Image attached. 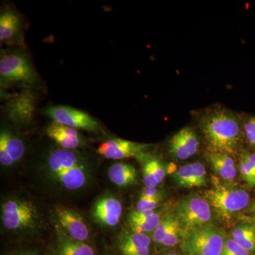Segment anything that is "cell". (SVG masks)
I'll use <instances>...</instances> for the list:
<instances>
[{"mask_svg": "<svg viewBox=\"0 0 255 255\" xmlns=\"http://www.w3.org/2000/svg\"><path fill=\"white\" fill-rule=\"evenodd\" d=\"M182 233V226L177 219V221L174 222L173 226L171 228L170 231L166 236L165 239L164 240L161 246L163 248H169L177 246L178 243L181 242Z\"/></svg>", "mask_w": 255, "mask_h": 255, "instance_id": "484cf974", "label": "cell"}, {"mask_svg": "<svg viewBox=\"0 0 255 255\" xmlns=\"http://www.w3.org/2000/svg\"><path fill=\"white\" fill-rule=\"evenodd\" d=\"M84 163L81 157L72 150L60 149L50 153L48 159V167L52 177Z\"/></svg>", "mask_w": 255, "mask_h": 255, "instance_id": "ac0fdd59", "label": "cell"}, {"mask_svg": "<svg viewBox=\"0 0 255 255\" xmlns=\"http://www.w3.org/2000/svg\"><path fill=\"white\" fill-rule=\"evenodd\" d=\"M53 255H96L93 248L85 242L74 240L57 226L56 242Z\"/></svg>", "mask_w": 255, "mask_h": 255, "instance_id": "2e32d148", "label": "cell"}, {"mask_svg": "<svg viewBox=\"0 0 255 255\" xmlns=\"http://www.w3.org/2000/svg\"><path fill=\"white\" fill-rule=\"evenodd\" d=\"M142 176H143V183L145 187H157L159 185V183L155 179V175L147 161H145L142 167Z\"/></svg>", "mask_w": 255, "mask_h": 255, "instance_id": "f546056e", "label": "cell"}, {"mask_svg": "<svg viewBox=\"0 0 255 255\" xmlns=\"http://www.w3.org/2000/svg\"><path fill=\"white\" fill-rule=\"evenodd\" d=\"M199 147V138L191 128L181 129L169 141V152L174 157L180 160H184L195 155Z\"/></svg>", "mask_w": 255, "mask_h": 255, "instance_id": "8fae6325", "label": "cell"}, {"mask_svg": "<svg viewBox=\"0 0 255 255\" xmlns=\"http://www.w3.org/2000/svg\"></svg>", "mask_w": 255, "mask_h": 255, "instance_id": "8d00e7d4", "label": "cell"}, {"mask_svg": "<svg viewBox=\"0 0 255 255\" xmlns=\"http://www.w3.org/2000/svg\"><path fill=\"white\" fill-rule=\"evenodd\" d=\"M232 238L250 253H255V226L251 223H243L233 230Z\"/></svg>", "mask_w": 255, "mask_h": 255, "instance_id": "44dd1931", "label": "cell"}, {"mask_svg": "<svg viewBox=\"0 0 255 255\" xmlns=\"http://www.w3.org/2000/svg\"><path fill=\"white\" fill-rule=\"evenodd\" d=\"M11 255H38V253L35 251H20L18 253H15L14 254Z\"/></svg>", "mask_w": 255, "mask_h": 255, "instance_id": "d6a6232c", "label": "cell"}, {"mask_svg": "<svg viewBox=\"0 0 255 255\" xmlns=\"http://www.w3.org/2000/svg\"><path fill=\"white\" fill-rule=\"evenodd\" d=\"M110 180L120 187L133 185L137 182V172L135 167L130 164H114L109 170Z\"/></svg>", "mask_w": 255, "mask_h": 255, "instance_id": "ffe728a7", "label": "cell"}, {"mask_svg": "<svg viewBox=\"0 0 255 255\" xmlns=\"http://www.w3.org/2000/svg\"><path fill=\"white\" fill-rule=\"evenodd\" d=\"M152 240L145 233L124 231L119 236L118 248L119 251L135 248H150Z\"/></svg>", "mask_w": 255, "mask_h": 255, "instance_id": "7402d4cb", "label": "cell"}, {"mask_svg": "<svg viewBox=\"0 0 255 255\" xmlns=\"http://www.w3.org/2000/svg\"><path fill=\"white\" fill-rule=\"evenodd\" d=\"M56 216L59 227L70 238L85 242L90 237V230L85 220L73 210L58 206Z\"/></svg>", "mask_w": 255, "mask_h": 255, "instance_id": "30bf717a", "label": "cell"}, {"mask_svg": "<svg viewBox=\"0 0 255 255\" xmlns=\"http://www.w3.org/2000/svg\"><path fill=\"white\" fill-rule=\"evenodd\" d=\"M207 158L215 172L224 180L233 181L237 176L235 161L231 155L209 152Z\"/></svg>", "mask_w": 255, "mask_h": 255, "instance_id": "d6986e66", "label": "cell"}, {"mask_svg": "<svg viewBox=\"0 0 255 255\" xmlns=\"http://www.w3.org/2000/svg\"><path fill=\"white\" fill-rule=\"evenodd\" d=\"M226 241V233L222 229L209 225L183 231L180 247L187 255H221Z\"/></svg>", "mask_w": 255, "mask_h": 255, "instance_id": "3957f363", "label": "cell"}, {"mask_svg": "<svg viewBox=\"0 0 255 255\" xmlns=\"http://www.w3.org/2000/svg\"><path fill=\"white\" fill-rule=\"evenodd\" d=\"M146 161L150 165V168L152 169L155 179H157L159 184L163 182L164 177H165L166 172L162 164L157 159H149Z\"/></svg>", "mask_w": 255, "mask_h": 255, "instance_id": "f1b7e54d", "label": "cell"}, {"mask_svg": "<svg viewBox=\"0 0 255 255\" xmlns=\"http://www.w3.org/2000/svg\"><path fill=\"white\" fill-rule=\"evenodd\" d=\"M159 195H162V194L159 193L158 189H156V187H145V189L142 191L140 197L155 198Z\"/></svg>", "mask_w": 255, "mask_h": 255, "instance_id": "1f68e13d", "label": "cell"}, {"mask_svg": "<svg viewBox=\"0 0 255 255\" xmlns=\"http://www.w3.org/2000/svg\"><path fill=\"white\" fill-rule=\"evenodd\" d=\"M123 212L122 203L114 196H105L96 202L92 216L99 224L107 227L118 226Z\"/></svg>", "mask_w": 255, "mask_h": 255, "instance_id": "7c38bea8", "label": "cell"}, {"mask_svg": "<svg viewBox=\"0 0 255 255\" xmlns=\"http://www.w3.org/2000/svg\"><path fill=\"white\" fill-rule=\"evenodd\" d=\"M243 220L246 223H251V224L255 226V214L251 216H245V217H243Z\"/></svg>", "mask_w": 255, "mask_h": 255, "instance_id": "836d02e7", "label": "cell"}, {"mask_svg": "<svg viewBox=\"0 0 255 255\" xmlns=\"http://www.w3.org/2000/svg\"><path fill=\"white\" fill-rule=\"evenodd\" d=\"M201 127L209 152L233 155L241 147L239 121L229 111H209L202 117Z\"/></svg>", "mask_w": 255, "mask_h": 255, "instance_id": "6da1fadb", "label": "cell"}, {"mask_svg": "<svg viewBox=\"0 0 255 255\" xmlns=\"http://www.w3.org/2000/svg\"><path fill=\"white\" fill-rule=\"evenodd\" d=\"M150 144L138 143L124 139L115 138L101 144L97 152L107 159H123L137 157L143 158Z\"/></svg>", "mask_w": 255, "mask_h": 255, "instance_id": "9c48e42d", "label": "cell"}, {"mask_svg": "<svg viewBox=\"0 0 255 255\" xmlns=\"http://www.w3.org/2000/svg\"><path fill=\"white\" fill-rule=\"evenodd\" d=\"M173 177L179 187H201L206 184L205 167L200 162L182 166L174 172Z\"/></svg>", "mask_w": 255, "mask_h": 255, "instance_id": "5bb4252c", "label": "cell"}, {"mask_svg": "<svg viewBox=\"0 0 255 255\" xmlns=\"http://www.w3.org/2000/svg\"><path fill=\"white\" fill-rule=\"evenodd\" d=\"M37 74L26 55L20 51L1 53L0 58V85L30 87L36 84Z\"/></svg>", "mask_w": 255, "mask_h": 255, "instance_id": "277c9868", "label": "cell"}, {"mask_svg": "<svg viewBox=\"0 0 255 255\" xmlns=\"http://www.w3.org/2000/svg\"><path fill=\"white\" fill-rule=\"evenodd\" d=\"M204 197L223 221H231L235 214L246 209L250 202L248 191L220 182H214L213 187L206 191Z\"/></svg>", "mask_w": 255, "mask_h": 255, "instance_id": "7a4b0ae2", "label": "cell"}, {"mask_svg": "<svg viewBox=\"0 0 255 255\" xmlns=\"http://www.w3.org/2000/svg\"><path fill=\"white\" fill-rule=\"evenodd\" d=\"M174 214L185 231L209 226L212 220L211 206L205 198L195 194L181 199Z\"/></svg>", "mask_w": 255, "mask_h": 255, "instance_id": "8992f818", "label": "cell"}, {"mask_svg": "<svg viewBox=\"0 0 255 255\" xmlns=\"http://www.w3.org/2000/svg\"><path fill=\"white\" fill-rule=\"evenodd\" d=\"M162 195H159L155 198L140 197L137 202L135 211L137 212L153 211L157 209L159 203L162 201Z\"/></svg>", "mask_w": 255, "mask_h": 255, "instance_id": "4316f807", "label": "cell"}, {"mask_svg": "<svg viewBox=\"0 0 255 255\" xmlns=\"http://www.w3.org/2000/svg\"><path fill=\"white\" fill-rule=\"evenodd\" d=\"M177 221L175 214H167L164 215L162 218L160 223L157 228L152 233V240L156 244L161 246L165 239L166 236L168 234L171 228L173 226L174 222Z\"/></svg>", "mask_w": 255, "mask_h": 255, "instance_id": "cb8c5ba5", "label": "cell"}, {"mask_svg": "<svg viewBox=\"0 0 255 255\" xmlns=\"http://www.w3.org/2000/svg\"><path fill=\"white\" fill-rule=\"evenodd\" d=\"M46 134L58 145L65 150H73L81 147L82 137L77 129L53 122L47 128Z\"/></svg>", "mask_w": 255, "mask_h": 255, "instance_id": "9a60e30c", "label": "cell"}, {"mask_svg": "<svg viewBox=\"0 0 255 255\" xmlns=\"http://www.w3.org/2000/svg\"><path fill=\"white\" fill-rule=\"evenodd\" d=\"M248 211V212L251 213V214H255V201L251 206H250Z\"/></svg>", "mask_w": 255, "mask_h": 255, "instance_id": "e575fe53", "label": "cell"}, {"mask_svg": "<svg viewBox=\"0 0 255 255\" xmlns=\"http://www.w3.org/2000/svg\"><path fill=\"white\" fill-rule=\"evenodd\" d=\"M45 112L57 123L73 128L95 132L100 128L98 122L88 114L67 106H50Z\"/></svg>", "mask_w": 255, "mask_h": 255, "instance_id": "ba28073f", "label": "cell"}, {"mask_svg": "<svg viewBox=\"0 0 255 255\" xmlns=\"http://www.w3.org/2000/svg\"><path fill=\"white\" fill-rule=\"evenodd\" d=\"M21 22L19 16L12 9H4L0 15V41L7 44H20Z\"/></svg>", "mask_w": 255, "mask_h": 255, "instance_id": "e0dca14e", "label": "cell"}, {"mask_svg": "<svg viewBox=\"0 0 255 255\" xmlns=\"http://www.w3.org/2000/svg\"><path fill=\"white\" fill-rule=\"evenodd\" d=\"M179 255L175 254V253H171V254H167V255Z\"/></svg>", "mask_w": 255, "mask_h": 255, "instance_id": "d590c367", "label": "cell"}, {"mask_svg": "<svg viewBox=\"0 0 255 255\" xmlns=\"http://www.w3.org/2000/svg\"><path fill=\"white\" fill-rule=\"evenodd\" d=\"M1 221L9 231H21L33 229L38 226L40 214L31 201L9 199L1 205Z\"/></svg>", "mask_w": 255, "mask_h": 255, "instance_id": "5b68a950", "label": "cell"}, {"mask_svg": "<svg viewBox=\"0 0 255 255\" xmlns=\"http://www.w3.org/2000/svg\"><path fill=\"white\" fill-rule=\"evenodd\" d=\"M245 134L248 142L255 147V117H251L244 126Z\"/></svg>", "mask_w": 255, "mask_h": 255, "instance_id": "4dcf8cb0", "label": "cell"}, {"mask_svg": "<svg viewBox=\"0 0 255 255\" xmlns=\"http://www.w3.org/2000/svg\"><path fill=\"white\" fill-rule=\"evenodd\" d=\"M162 211H158L150 219L142 220V221H128L133 232L145 233H153L162 220Z\"/></svg>", "mask_w": 255, "mask_h": 255, "instance_id": "603a6c76", "label": "cell"}, {"mask_svg": "<svg viewBox=\"0 0 255 255\" xmlns=\"http://www.w3.org/2000/svg\"><path fill=\"white\" fill-rule=\"evenodd\" d=\"M251 253L242 248L233 238H229L225 242L222 253L221 255H251Z\"/></svg>", "mask_w": 255, "mask_h": 255, "instance_id": "83f0119b", "label": "cell"}, {"mask_svg": "<svg viewBox=\"0 0 255 255\" xmlns=\"http://www.w3.org/2000/svg\"><path fill=\"white\" fill-rule=\"evenodd\" d=\"M25 144L12 132L1 129L0 133V162L5 167H10L21 160L24 155Z\"/></svg>", "mask_w": 255, "mask_h": 255, "instance_id": "4fadbf2b", "label": "cell"}, {"mask_svg": "<svg viewBox=\"0 0 255 255\" xmlns=\"http://www.w3.org/2000/svg\"><path fill=\"white\" fill-rule=\"evenodd\" d=\"M36 101V92L30 88L23 89L8 99L4 106L5 113L16 125H26L34 117Z\"/></svg>", "mask_w": 255, "mask_h": 255, "instance_id": "52a82bcc", "label": "cell"}, {"mask_svg": "<svg viewBox=\"0 0 255 255\" xmlns=\"http://www.w3.org/2000/svg\"><path fill=\"white\" fill-rule=\"evenodd\" d=\"M239 169L243 180L251 187H255V164L248 157V152L242 154Z\"/></svg>", "mask_w": 255, "mask_h": 255, "instance_id": "d4e9b609", "label": "cell"}]
</instances>
